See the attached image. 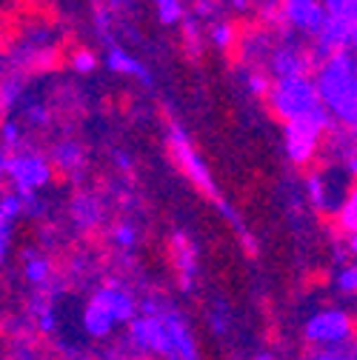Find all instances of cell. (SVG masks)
<instances>
[{
  "label": "cell",
  "mask_w": 357,
  "mask_h": 360,
  "mask_svg": "<svg viewBox=\"0 0 357 360\" xmlns=\"http://www.w3.org/2000/svg\"><path fill=\"white\" fill-rule=\"evenodd\" d=\"M169 155H171V163L177 166V172H181L203 198H209L212 203H217V209H226V203H223L217 198V192H214V184H212L206 166L200 163V158L195 155L192 143L186 141V134L177 129V126L169 129Z\"/></svg>",
  "instance_id": "6da1fadb"
},
{
  "label": "cell",
  "mask_w": 357,
  "mask_h": 360,
  "mask_svg": "<svg viewBox=\"0 0 357 360\" xmlns=\"http://www.w3.org/2000/svg\"><path fill=\"white\" fill-rule=\"evenodd\" d=\"M4 174L12 180V186L29 198L37 186L49 184V158H37V155H12L6 146L4 152Z\"/></svg>",
  "instance_id": "7a4b0ae2"
},
{
  "label": "cell",
  "mask_w": 357,
  "mask_h": 360,
  "mask_svg": "<svg viewBox=\"0 0 357 360\" xmlns=\"http://www.w3.org/2000/svg\"><path fill=\"white\" fill-rule=\"evenodd\" d=\"M306 343L315 346H335L337 343H349V314L346 311H320L318 318H311V323L306 326Z\"/></svg>",
  "instance_id": "3957f363"
},
{
  "label": "cell",
  "mask_w": 357,
  "mask_h": 360,
  "mask_svg": "<svg viewBox=\"0 0 357 360\" xmlns=\"http://www.w3.org/2000/svg\"><path fill=\"white\" fill-rule=\"evenodd\" d=\"M131 340H135L138 346H146V349H155V352H163V354H174L169 326H166V321H157V318L131 321Z\"/></svg>",
  "instance_id": "277c9868"
},
{
  "label": "cell",
  "mask_w": 357,
  "mask_h": 360,
  "mask_svg": "<svg viewBox=\"0 0 357 360\" xmlns=\"http://www.w3.org/2000/svg\"><path fill=\"white\" fill-rule=\"evenodd\" d=\"M169 263L174 269L181 289H192V275H195V246L189 243L186 235H171L169 238Z\"/></svg>",
  "instance_id": "5b68a950"
},
{
  "label": "cell",
  "mask_w": 357,
  "mask_h": 360,
  "mask_svg": "<svg viewBox=\"0 0 357 360\" xmlns=\"http://www.w3.org/2000/svg\"><path fill=\"white\" fill-rule=\"evenodd\" d=\"M326 12L318 0H292L289 4V20L292 26L309 29V32H320L326 26Z\"/></svg>",
  "instance_id": "8992f818"
},
{
  "label": "cell",
  "mask_w": 357,
  "mask_h": 360,
  "mask_svg": "<svg viewBox=\"0 0 357 360\" xmlns=\"http://www.w3.org/2000/svg\"><path fill=\"white\" fill-rule=\"evenodd\" d=\"M92 300L100 303V306L112 314L115 323H131V314H135V300H131L129 295H123L120 289L106 286V289H100Z\"/></svg>",
  "instance_id": "52a82bcc"
},
{
  "label": "cell",
  "mask_w": 357,
  "mask_h": 360,
  "mask_svg": "<svg viewBox=\"0 0 357 360\" xmlns=\"http://www.w3.org/2000/svg\"><path fill=\"white\" fill-rule=\"evenodd\" d=\"M112 323H115V318L100 303H95V300L89 303V309L83 314V326H86L89 335H92V338H106L112 332Z\"/></svg>",
  "instance_id": "ba28073f"
},
{
  "label": "cell",
  "mask_w": 357,
  "mask_h": 360,
  "mask_svg": "<svg viewBox=\"0 0 357 360\" xmlns=\"http://www.w3.org/2000/svg\"><path fill=\"white\" fill-rule=\"evenodd\" d=\"M109 69H115V72H120V75H135V77H141L143 83H152V77L146 75V69L135 60V58H129V55H123L120 49H112L109 52Z\"/></svg>",
  "instance_id": "9c48e42d"
},
{
  "label": "cell",
  "mask_w": 357,
  "mask_h": 360,
  "mask_svg": "<svg viewBox=\"0 0 357 360\" xmlns=\"http://www.w3.org/2000/svg\"><path fill=\"white\" fill-rule=\"evenodd\" d=\"M23 272H26V278H29L32 283H46V281H49V275L55 272V269H52V260L29 257V260H26V266H23Z\"/></svg>",
  "instance_id": "30bf717a"
},
{
  "label": "cell",
  "mask_w": 357,
  "mask_h": 360,
  "mask_svg": "<svg viewBox=\"0 0 357 360\" xmlns=\"http://www.w3.org/2000/svg\"><path fill=\"white\" fill-rule=\"evenodd\" d=\"M332 272L329 269H311V272L303 275V289L306 292H320V289H329L332 286Z\"/></svg>",
  "instance_id": "8fae6325"
},
{
  "label": "cell",
  "mask_w": 357,
  "mask_h": 360,
  "mask_svg": "<svg viewBox=\"0 0 357 360\" xmlns=\"http://www.w3.org/2000/svg\"><path fill=\"white\" fill-rule=\"evenodd\" d=\"M52 158L60 160V163H63L66 169H72V172H77V169L83 166V152H80L74 143H63V146H58Z\"/></svg>",
  "instance_id": "7c38bea8"
},
{
  "label": "cell",
  "mask_w": 357,
  "mask_h": 360,
  "mask_svg": "<svg viewBox=\"0 0 357 360\" xmlns=\"http://www.w3.org/2000/svg\"><path fill=\"white\" fill-rule=\"evenodd\" d=\"M340 214H343V220H346V229H349L351 238H354V235H357V192L340 200Z\"/></svg>",
  "instance_id": "4fadbf2b"
},
{
  "label": "cell",
  "mask_w": 357,
  "mask_h": 360,
  "mask_svg": "<svg viewBox=\"0 0 357 360\" xmlns=\"http://www.w3.org/2000/svg\"><path fill=\"white\" fill-rule=\"evenodd\" d=\"M98 66V58H95V52H89L86 46H83V43H80V46H77V52H74V58H72V69L74 72H92Z\"/></svg>",
  "instance_id": "5bb4252c"
},
{
  "label": "cell",
  "mask_w": 357,
  "mask_h": 360,
  "mask_svg": "<svg viewBox=\"0 0 357 360\" xmlns=\"http://www.w3.org/2000/svg\"><path fill=\"white\" fill-rule=\"evenodd\" d=\"M157 15H160V23L171 26L183 18V6L177 4V0H166V4H157Z\"/></svg>",
  "instance_id": "9a60e30c"
},
{
  "label": "cell",
  "mask_w": 357,
  "mask_h": 360,
  "mask_svg": "<svg viewBox=\"0 0 357 360\" xmlns=\"http://www.w3.org/2000/svg\"><path fill=\"white\" fill-rule=\"evenodd\" d=\"M115 240L120 243V246H131V243H135V229H131V226H126V223H120V226H115Z\"/></svg>",
  "instance_id": "2e32d148"
},
{
  "label": "cell",
  "mask_w": 357,
  "mask_h": 360,
  "mask_svg": "<svg viewBox=\"0 0 357 360\" xmlns=\"http://www.w3.org/2000/svg\"><path fill=\"white\" fill-rule=\"evenodd\" d=\"M349 343L357 349V311H349Z\"/></svg>",
  "instance_id": "e0dca14e"
},
{
  "label": "cell",
  "mask_w": 357,
  "mask_h": 360,
  "mask_svg": "<svg viewBox=\"0 0 357 360\" xmlns=\"http://www.w3.org/2000/svg\"><path fill=\"white\" fill-rule=\"evenodd\" d=\"M349 252H351V255H354V257H357V235H354V238H351V240H349Z\"/></svg>",
  "instance_id": "ac0fdd59"
},
{
  "label": "cell",
  "mask_w": 357,
  "mask_h": 360,
  "mask_svg": "<svg viewBox=\"0 0 357 360\" xmlns=\"http://www.w3.org/2000/svg\"><path fill=\"white\" fill-rule=\"evenodd\" d=\"M155 4H166V0H155Z\"/></svg>",
  "instance_id": "d6986e66"
}]
</instances>
